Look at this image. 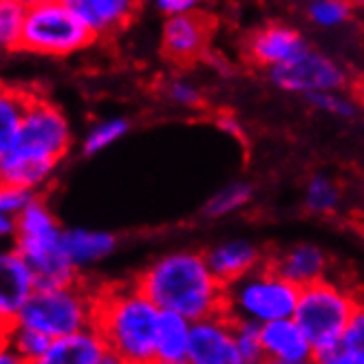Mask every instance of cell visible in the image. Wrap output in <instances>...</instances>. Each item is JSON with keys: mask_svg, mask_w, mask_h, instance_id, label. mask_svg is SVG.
<instances>
[{"mask_svg": "<svg viewBox=\"0 0 364 364\" xmlns=\"http://www.w3.org/2000/svg\"><path fill=\"white\" fill-rule=\"evenodd\" d=\"M71 144L73 131L64 111L45 95L31 93L14 144L0 153V181L42 190L53 179Z\"/></svg>", "mask_w": 364, "mask_h": 364, "instance_id": "cell-1", "label": "cell"}, {"mask_svg": "<svg viewBox=\"0 0 364 364\" xmlns=\"http://www.w3.org/2000/svg\"><path fill=\"white\" fill-rule=\"evenodd\" d=\"M135 283L161 311H177L192 323L223 311L225 285L208 265L205 252L170 250L148 263Z\"/></svg>", "mask_w": 364, "mask_h": 364, "instance_id": "cell-2", "label": "cell"}, {"mask_svg": "<svg viewBox=\"0 0 364 364\" xmlns=\"http://www.w3.org/2000/svg\"><path fill=\"white\" fill-rule=\"evenodd\" d=\"M161 309L137 283L97 291L95 327L119 364H155V340Z\"/></svg>", "mask_w": 364, "mask_h": 364, "instance_id": "cell-3", "label": "cell"}, {"mask_svg": "<svg viewBox=\"0 0 364 364\" xmlns=\"http://www.w3.org/2000/svg\"><path fill=\"white\" fill-rule=\"evenodd\" d=\"M64 228L40 195L18 214V232L11 245L36 272L38 287H62L80 281V269L64 250Z\"/></svg>", "mask_w": 364, "mask_h": 364, "instance_id": "cell-4", "label": "cell"}, {"mask_svg": "<svg viewBox=\"0 0 364 364\" xmlns=\"http://www.w3.org/2000/svg\"><path fill=\"white\" fill-rule=\"evenodd\" d=\"M301 287L278 274L269 263L225 285L223 311L237 323L267 325L296 311Z\"/></svg>", "mask_w": 364, "mask_h": 364, "instance_id": "cell-5", "label": "cell"}, {"mask_svg": "<svg viewBox=\"0 0 364 364\" xmlns=\"http://www.w3.org/2000/svg\"><path fill=\"white\" fill-rule=\"evenodd\" d=\"M358 305L360 301L351 287L325 276L301 287L294 318L311 340L316 353H320L336 347L342 340Z\"/></svg>", "mask_w": 364, "mask_h": 364, "instance_id": "cell-6", "label": "cell"}, {"mask_svg": "<svg viewBox=\"0 0 364 364\" xmlns=\"http://www.w3.org/2000/svg\"><path fill=\"white\" fill-rule=\"evenodd\" d=\"M95 40L89 25L64 0H47L27 9L20 51L47 58H69L89 49Z\"/></svg>", "mask_w": 364, "mask_h": 364, "instance_id": "cell-7", "label": "cell"}, {"mask_svg": "<svg viewBox=\"0 0 364 364\" xmlns=\"http://www.w3.org/2000/svg\"><path fill=\"white\" fill-rule=\"evenodd\" d=\"M95 311L97 291H91L77 281L62 287H38L16 320L45 331L55 340L93 327Z\"/></svg>", "mask_w": 364, "mask_h": 364, "instance_id": "cell-8", "label": "cell"}, {"mask_svg": "<svg viewBox=\"0 0 364 364\" xmlns=\"http://www.w3.org/2000/svg\"><path fill=\"white\" fill-rule=\"evenodd\" d=\"M267 73L269 80L281 91L296 93L303 97L320 91H340L349 82L347 69L336 58L314 47H307L289 62L269 69Z\"/></svg>", "mask_w": 364, "mask_h": 364, "instance_id": "cell-9", "label": "cell"}, {"mask_svg": "<svg viewBox=\"0 0 364 364\" xmlns=\"http://www.w3.org/2000/svg\"><path fill=\"white\" fill-rule=\"evenodd\" d=\"M212 38V20L201 14H183V16H168L164 18L159 45L161 53L168 62L188 67L197 60L208 55Z\"/></svg>", "mask_w": 364, "mask_h": 364, "instance_id": "cell-10", "label": "cell"}, {"mask_svg": "<svg viewBox=\"0 0 364 364\" xmlns=\"http://www.w3.org/2000/svg\"><path fill=\"white\" fill-rule=\"evenodd\" d=\"M190 364H241L237 323L225 311L192 323Z\"/></svg>", "mask_w": 364, "mask_h": 364, "instance_id": "cell-11", "label": "cell"}, {"mask_svg": "<svg viewBox=\"0 0 364 364\" xmlns=\"http://www.w3.org/2000/svg\"><path fill=\"white\" fill-rule=\"evenodd\" d=\"M307 47L309 45L305 36L296 27L287 23H267L259 29H254L245 38L243 53L254 67L269 71L274 67H281V64L289 62Z\"/></svg>", "mask_w": 364, "mask_h": 364, "instance_id": "cell-12", "label": "cell"}, {"mask_svg": "<svg viewBox=\"0 0 364 364\" xmlns=\"http://www.w3.org/2000/svg\"><path fill=\"white\" fill-rule=\"evenodd\" d=\"M38 289L29 261L14 245L0 254V327L11 325Z\"/></svg>", "mask_w": 364, "mask_h": 364, "instance_id": "cell-13", "label": "cell"}, {"mask_svg": "<svg viewBox=\"0 0 364 364\" xmlns=\"http://www.w3.org/2000/svg\"><path fill=\"white\" fill-rule=\"evenodd\" d=\"M265 362L272 364H309L316 362V347L296 323V318H281L261 325Z\"/></svg>", "mask_w": 364, "mask_h": 364, "instance_id": "cell-14", "label": "cell"}, {"mask_svg": "<svg viewBox=\"0 0 364 364\" xmlns=\"http://www.w3.org/2000/svg\"><path fill=\"white\" fill-rule=\"evenodd\" d=\"M42 364H119L100 329L87 327L55 338Z\"/></svg>", "mask_w": 364, "mask_h": 364, "instance_id": "cell-15", "label": "cell"}, {"mask_svg": "<svg viewBox=\"0 0 364 364\" xmlns=\"http://www.w3.org/2000/svg\"><path fill=\"white\" fill-rule=\"evenodd\" d=\"M208 265L223 285L234 283L237 278L250 274L252 269L267 263L263 247L250 239H228L205 250Z\"/></svg>", "mask_w": 364, "mask_h": 364, "instance_id": "cell-16", "label": "cell"}, {"mask_svg": "<svg viewBox=\"0 0 364 364\" xmlns=\"http://www.w3.org/2000/svg\"><path fill=\"white\" fill-rule=\"evenodd\" d=\"M95 38H109L119 33L135 18L141 0H64Z\"/></svg>", "mask_w": 364, "mask_h": 364, "instance_id": "cell-17", "label": "cell"}, {"mask_svg": "<svg viewBox=\"0 0 364 364\" xmlns=\"http://www.w3.org/2000/svg\"><path fill=\"white\" fill-rule=\"evenodd\" d=\"M267 263L298 287L311 285L320 281V278H325L329 267L325 250H320L314 243H296L283 252H278L276 256H269Z\"/></svg>", "mask_w": 364, "mask_h": 364, "instance_id": "cell-18", "label": "cell"}, {"mask_svg": "<svg viewBox=\"0 0 364 364\" xmlns=\"http://www.w3.org/2000/svg\"><path fill=\"white\" fill-rule=\"evenodd\" d=\"M64 250L69 259L80 269H91L93 265H100L117 250V237L106 230H93V228H69L64 230Z\"/></svg>", "mask_w": 364, "mask_h": 364, "instance_id": "cell-19", "label": "cell"}, {"mask_svg": "<svg viewBox=\"0 0 364 364\" xmlns=\"http://www.w3.org/2000/svg\"><path fill=\"white\" fill-rule=\"evenodd\" d=\"M192 320L177 311H161L155 340V364L190 362Z\"/></svg>", "mask_w": 364, "mask_h": 364, "instance_id": "cell-20", "label": "cell"}, {"mask_svg": "<svg viewBox=\"0 0 364 364\" xmlns=\"http://www.w3.org/2000/svg\"><path fill=\"white\" fill-rule=\"evenodd\" d=\"M0 329H3V345L11 347L20 355L23 364L45 362V355L49 353L51 342H53L51 336H47L45 331H40L36 327L18 323V320H14L11 325L0 327Z\"/></svg>", "mask_w": 364, "mask_h": 364, "instance_id": "cell-21", "label": "cell"}, {"mask_svg": "<svg viewBox=\"0 0 364 364\" xmlns=\"http://www.w3.org/2000/svg\"><path fill=\"white\" fill-rule=\"evenodd\" d=\"M320 364H364V303L358 305L347 331L336 347L316 353Z\"/></svg>", "mask_w": 364, "mask_h": 364, "instance_id": "cell-22", "label": "cell"}, {"mask_svg": "<svg viewBox=\"0 0 364 364\" xmlns=\"http://www.w3.org/2000/svg\"><path fill=\"white\" fill-rule=\"evenodd\" d=\"M29 100V91L7 87V84L3 87V95H0V153L14 144L20 126H23Z\"/></svg>", "mask_w": 364, "mask_h": 364, "instance_id": "cell-23", "label": "cell"}, {"mask_svg": "<svg viewBox=\"0 0 364 364\" xmlns=\"http://www.w3.org/2000/svg\"><path fill=\"white\" fill-rule=\"evenodd\" d=\"M303 203H305V210L316 214V217H329V214L338 212L342 203V190L331 175L316 173L305 183Z\"/></svg>", "mask_w": 364, "mask_h": 364, "instance_id": "cell-24", "label": "cell"}, {"mask_svg": "<svg viewBox=\"0 0 364 364\" xmlns=\"http://www.w3.org/2000/svg\"><path fill=\"white\" fill-rule=\"evenodd\" d=\"M254 199V188L247 181H232L219 188L214 195L205 201L203 214L208 219H225L234 212H241Z\"/></svg>", "mask_w": 364, "mask_h": 364, "instance_id": "cell-25", "label": "cell"}, {"mask_svg": "<svg viewBox=\"0 0 364 364\" xmlns=\"http://www.w3.org/2000/svg\"><path fill=\"white\" fill-rule=\"evenodd\" d=\"M128 131H131V122L126 117H106L95 122L87 135L82 139V153L84 155H100L104 151H109L111 146H115L117 141H122Z\"/></svg>", "mask_w": 364, "mask_h": 364, "instance_id": "cell-26", "label": "cell"}, {"mask_svg": "<svg viewBox=\"0 0 364 364\" xmlns=\"http://www.w3.org/2000/svg\"><path fill=\"white\" fill-rule=\"evenodd\" d=\"M355 5L351 0H305V18L318 29L345 27L353 18Z\"/></svg>", "mask_w": 364, "mask_h": 364, "instance_id": "cell-27", "label": "cell"}, {"mask_svg": "<svg viewBox=\"0 0 364 364\" xmlns=\"http://www.w3.org/2000/svg\"><path fill=\"white\" fill-rule=\"evenodd\" d=\"M27 7L16 0H0V47L3 51H20V38L25 29Z\"/></svg>", "mask_w": 364, "mask_h": 364, "instance_id": "cell-28", "label": "cell"}, {"mask_svg": "<svg viewBox=\"0 0 364 364\" xmlns=\"http://www.w3.org/2000/svg\"><path fill=\"white\" fill-rule=\"evenodd\" d=\"M161 93L168 102H173L179 109H190L195 111L199 106H203V91L201 87L190 77L177 75V77H168L161 87Z\"/></svg>", "mask_w": 364, "mask_h": 364, "instance_id": "cell-29", "label": "cell"}, {"mask_svg": "<svg viewBox=\"0 0 364 364\" xmlns=\"http://www.w3.org/2000/svg\"><path fill=\"white\" fill-rule=\"evenodd\" d=\"M309 102V106L318 113H325L338 119H351L358 115V104L353 102V97L345 95L340 91H320V93H311L305 97Z\"/></svg>", "mask_w": 364, "mask_h": 364, "instance_id": "cell-30", "label": "cell"}, {"mask_svg": "<svg viewBox=\"0 0 364 364\" xmlns=\"http://www.w3.org/2000/svg\"><path fill=\"white\" fill-rule=\"evenodd\" d=\"M237 323V320H234ZM237 349L241 355V364H259L265 362L261 325L256 323H237Z\"/></svg>", "mask_w": 364, "mask_h": 364, "instance_id": "cell-31", "label": "cell"}, {"mask_svg": "<svg viewBox=\"0 0 364 364\" xmlns=\"http://www.w3.org/2000/svg\"><path fill=\"white\" fill-rule=\"evenodd\" d=\"M38 197V192L25 186H11L3 183L0 186V214H11L18 217L33 199Z\"/></svg>", "mask_w": 364, "mask_h": 364, "instance_id": "cell-32", "label": "cell"}, {"mask_svg": "<svg viewBox=\"0 0 364 364\" xmlns=\"http://www.w3.org/2000/svg\"><path fill=\"white\" fill-rule=\"evenodd\" d=\"M151 3L164 18L195 14V11H201L203 7V0H151Z\"/></svg>", "mask_w": 364, "mask_h": 364, "instance_id": "cell-33", "label": "cell"}, {"mask_svg": "<svg viewBox=\"0 0 364 364\" xmlns=\"http://www.w3.org/2000/svg\"><path fill=\"white\" fill-rule=\"evenodd\" d=\"M217 126H219V131H223L225 135H232V137H241L243 135V126L237 117H232V115H223L217 119Z\"/></svg>", "mask_w": 364, "mask_h": 364, "instance_id": "cell-34", "label": "cell"}, {"mask_svg": "<svg viewBox=\"0 0 364 364\" xmlns=\"http://www.w3.org/2000/svg\"><path fill=\"white\" fill-rule=\"evenodd\" d=\"M18 232V217L11 214H0V237L5 241H14Z\"/></svg>", "mask_w": 364, "mask_h": 364, "instance_id": "cell-35", "label": "cell"}, {"mask_svg": "<svg viewBox=\"0 0 364 364\" xmlns=\"http://www.w3.org/2000/svg\"><path fill=\"white\" fill-rule=\"evenodd\" d=\"M0 364H23V360H20V355L11 347L3 345L0 347Z\"/></svg>", "mask_w": 364, "mask_h": 364, "instance_id": "cell-36", "label": "cell"}, {"mask_svg": "<svg viewBox=\"0 0 364 364\" xmlns=\"http://www.w3.org/2000/svg\"><path fill=\"white\" fill-rule=\"evenodd\" d=\"M16 3H20V5H25V7L29 9V7H33V5H40V3H47V0H16Z\"/></svg>", "mask_w": 364, "mask_h": 364, "instance_id": "cell-37", "label": "cell"}, {"mask_svg": "<svg viewBox=\"0 0 364 364\" xmlns=\"http://www.w3.org/2000/svg\"><path fill=\"white\" fill-rule=\"evenodd\" d=\"M351 3L355 5V9H358V7H364V0H351Z\"/></svg>", "mask_w": 364, "mask_h": 364, "instance_id": "cell-38", "label": "cell"}]
</instances>
